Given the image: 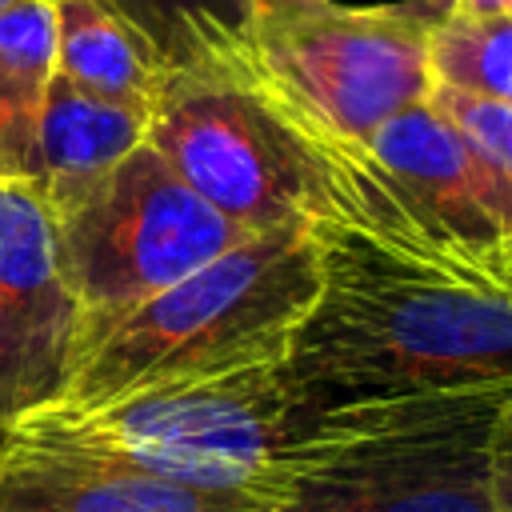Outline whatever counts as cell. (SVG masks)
Masks as SVG:
<instances>
[{"mask_svg": "<svg viewBox=\"0 0 512 512\" xmlns=\"http://www.w3.org/2000/svg\"><path fill=\"white\" fill-rule=\"evenodd\" d=\"M168 68H240L252 48V0H108Z\"/></svg>", "mask_w": 512, "mask_h": 512, "instance_id": "5bb4252c", "label": "cell"}, {"mask_svg": "<svg viewBox=\"0 0 512 512\" xmlns=\"http://www.w3.org/2000/svg\"><path fill=\"white\" fill-rule=\"evenodd\" d=\"M8 4H12V0H0V12H4V8H8Z\"/></svg>", "mask_w": 512, "mask_h": 512, "instance_id": "ffe728a7", "label": "cell"}, {"mask_svg": "<svg viewBox=\"0 0 512 512\" xmlns=\"http://www.w3.org/2000/svg\"><path fill=\"white\" fill-rule=\"evenodd\" d=\"M368 152L440 264L512 288V176L432 100L392 116Z\"/></svg>", "mask_w": 512, "mask_h": 512, "instance_id": "ba28073f", "label": "cell"}, {"mask_svg": "<svg viewBox=\"0 0 512 512\" xmlns=\"http://www.w3.org/2000/svg\"><path fill=\"white\" fill-rule=\"evenodd\" d=\"M320 296L284 360L316 408L512 392V288L316 228Z\"/></svg>", "mask_w": 512, "mask_h": 512, "instance_id": "6da1fadb", "label": "cell"}, {"mask_svg": "<svg viewBox=\"0 0 512 512\" xmlns=\"http://www.w3.org/2000/svg\"><path fill=\"white\" fill-rule=\"evenodd\" d=\"M512 392L404 404L344 452L304 468L288 512H500L488 424Z\"/></svg>", "mask_w": 512, "mask_h": 512, "instance_id": "52a82bcc", "label": "cell"}, {"mask_svg": "<svg viewBox=\"0 0 512 512\" xmlns=\"http://www.w3.org/2000/svg\"><path fill=\"white\" fill-rule=\"evenodd\" d=\"M56 76V0L0 12V180H32L36 132Z\"/></svg>", "mask_w": 512, "mask_h": 512, "instance_id": "4fadbf2b", "label": "cell"}, {"mask_svg": "<svg viewBox=\"0 0 512 512\" xmlns=\"http://www.w3.org/2000/svg\"><path fill=\"white\" fill-rule=\"evenodd\" d=\"M404 404L412 400L316 408L284 364H272L132 392L84 412L40 408L0 428V440L120 460L212 488L292 492L304 468L344 452Z\"/></svg>", "mask_w": 512, "mask_h": 512, "instance_id": "7a4b0ae2", "label": "cell"}, {"mask_svg": "<svg viewBox=\"0 0 512 512\" xmlns=\"http://www.w3.org/2000/svg\"><path fill=\"white\" fill-rule=\"evenodd\" d=\"M316 296V228L248 236L92 340L52 408L84 412L164 384L284 364Z\"/></svg>", "mask_w": 512, "mask_h": 512, "instance_id": "3957f363", "label": "cell"}, {"mask_svg": "<svg viewBox=\"0 0 512 512\" xmlns=\"http://www.w3.org/2000/svg\"><path fill=\"white\" fill-rule=\"evenodd\" d=\"M448 8L452 0L276 8L256 16L236 72L308 140L368 148L392 116L432 96V36Z\"/></svg>", "mask_w": 512, "mask_h": 512, "instance_id": "277c9868", "label": "cell"}, {"mask_svg": "<svg viewBox=\"0 0 512 512\" xmlns=\"http://www.w3.org/2000/svg\"><path fill=\"white\" fill-rule=\"evenodd\" d=\"M80 344L56 216L32 180H0V428L64 400Z\"/></svg>", "mask_w": 512, "mask_h": 512, "instance_id": "9c48e42d", "label": "cell"}, {"mask_svg": "<svg viewBox=\"0 0 512 512\" xmlns=\"http://www.w3.org/2000/svg\"><path fill=\"white\" fill-rule=\"evenodd\" d=\"M144 136V112L92 96L56 72L44 96L32 156V184L48 200L52 216H64L96 192L144 144Z\"/></svg>", "mask_w": 512, "mask_h": 512, "instance_id": "8fae6325", "label": "cell"}, {"mask_svg": "<svg viewBox=\"0 0 512 512\" xmlns=\"http://www.w3.org/2000/svg\"><path fill=\"white\" fill-rule=\"evenodd\" d=\"M292 4H308V0H252V12L264 16V12H276V8H292Z\"/></svg>", "mask_w": 512, "mask_h": 512, "instance_id": "d6986e66", "label": "cell"}, {"mask_svg": "<svg viewBox=\"0 0 512 512\" xmlns=\"http://www.w3.org/2000/svg\"><path fill=\"white\" fill-rule=\"evenodd\" d=\"M500 172L512 176V104L488 100L476 92H460L448 84H436L428 96Z\"/></svg>", "mask_w": 512, "mask_h": 512, "instance_id": "2e32d148", "label": "cell"}, {"mask_svg": "<svg viewBox=\"0 0 512 512\" xmlns=\"http://www.w3.org/2000/svg\"><path fill=\"white\" fill-rule=\"evenodd\" d=\"M144 140L248 236L328 220L324 148L296 132L236 68H168Z\"/></svg>", "mask_w": 512, "mask_h": 512, "instance_id": "5b68a950", "label": "cell"}, {"mask_svg": "<svg viewBox=\"0 0 512 512\" xmlns=\"http://www.w3.org/2000/svg\"><path fill=\"white\" fill-rule=\"evenodd\" d=\"M56 72L148 116L168 64L108 0H56Z\"/></svg>", "mask_w": 512, "mask_h": 512, "instance_id": "7c38bea8", "label": "cell"}, {"mask_svg": "<svg viewBox=\"0 0 512 512\" xmlns=\"http://www.w3.org/2000/svg\"><path fill=\"white\" fill-rule=\"evenodd\" d=\"M436 84L512 104V16L456 20L444 16L432 36Z\"/></svg>", "mask_w": 512, "mask_h": 512, "instance_id": "9a60e30c", "label": "cell"}, {"mask_svg": "<svg viewBox=\"0 0 512 512\" xmlns=\"http://www.w3.org/2000/svg\"><path fill=\"white\" fill-rule=\"evenodd\" d=\"M292 492L212 488L152 468L4 444L0 440V512H288Z\"/></svg>", "mask_w": 512, "mask_h": 512, "instance_id": "30bf717a", "label": "cell"}, {"mask_svg": "<svg viewBox=\"0 0 512 512\" xmlns=\"http://www.w3.org/2000/svg\"><path fill=\"white\" fill-rule=\"evenodd\" d=\"M448 16H456V20H504V16H512V0H452Z\"/></svg>", "mask_w": 512, "mask_h": 512, "instance_id": "ac0fdd59", "label": "cell"}, {"mask_svg": "<svg viewBox=\"0 0 512 512\" xmlns=\"http://www.w3.org/2000/svg\"><path fill=\"white\" fill-rule=\"evenodd\" d=\"M56 228L68 280L84 308L80 356L132 308L248 240L148 140L96 192L56 216Z\"/></svg>", "mask_w": 512, "mask_h": 512, "instance_id": "8992f818", "label": "cell"}, {"mask_svg": "<svg viewBox=\"0 0 512 512\" xmlns=\"http://www.w3.org/2000/svg\"><path fill=\"white\" fill-rule=\"evenodd\" d=\"M488 488L500 512H512V396L488 424Z\"/></svg>", "mask_w": 512, "mask_h": 512, "instance_id": "e0dca14e", "label": "cell"}]
</instances>
